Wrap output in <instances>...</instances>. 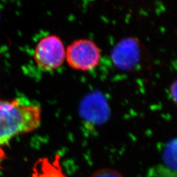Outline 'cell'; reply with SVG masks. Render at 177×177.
<instances>
[{"mask_svg":"<svg viewBox=\"0 0 177 177\" xmlns=\"http://www.w3.org/2000/svg\"><path fill=\"white\" fill-rule=\"evenodd\" d=\"M90 177H124L118 171L112 169L105 168L95 171Z\"/></svg>","mask_w":177,"mask_h":177,"instance_id":"8992f818","label":"cell"},{"mask_svg":"<svg viewBox=\"0 0 177 177\" xmlns=\"http://www.w3.org/2000/svg\"><path fill=\"white\" fill-rule=\"evenodd\" d=\"M31 177H66L61 165V156L56 154L53 161L47 157L39 159L34 164Z\"/></svg>","mask_w":177,"mask_h":177,"instance_id":"5b68a950","label":"cell"},{"mask_svg":"<svg viewBox=\"0 0 177 177\" xmlns=\"http://www.w3.org/2000/svg\"><path fill=\"white\" fill-rule=\"evenodd\" d=\"M101 50L90 39H78L68 45L66 60L72 68L80 71H89L99 64Z\"/></svg>","mask_w":177,"mask_h":177,"instance_id":"7a4b0ae2","label":"cell"},{"mask_svg":"<svg viewBox=\"0 0 177 177\" xmlns=\"http://www.w3.org/2000/svg\"><path fill=\"white\" fill-rule=\"evenodd\" d=\"M41 121V109L37 105H27L19 100H0V145L18 134L37 129Z\"/></svg>","mask_w":177,"mask_h":177,"instance_id":"6da1fadb","label":"cell"},{"mask_svg":"<svg viewBox=\"0 0 177 177\" xmlns=\"http://www.w3.org/2000/svg\"><path fill=\"white\" fill-rule=\"evenodd\" d=\"M140 58L138 41L133 38H126L121 40L111 52V59L119 68L128 70L134 66Z\"/></svg>","mask_w":177,"mask_h":177,"instance_id":"277c9868","label":"cell"},{"mask_svg":"<svg viewBox=\"0 0 177 177\" xmlns=\"http://www.w3.org/2000/svg\"><path fill=\"white\" fill-rule=\"evenodd\" d=\"M176 81L174 80L173 83H171L169 91H170V95H171L173 100L176 104Z\"/></svg>","mask_w":177,"mask_h":177,"instance_id":"52a82bcc","label":"cell"},{"mask_svg":"<svg viewBox=\"0 0 177 177\" xmlns=\"http://www.w3.org/2000/svg\"><path fill=\"white\" fill-rule=\"evenodd\" d=\"M33 58L38 66L46 71H53L61 67L66 59L63 41L56 35L43 38L36 46Z\"/></svg>","mask_w":177,"mask_h":177,"instance_id":"3957f363","label":"cell"}]
</instances>
